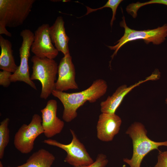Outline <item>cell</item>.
Segmentation results:
<instances>
[{"mask_svg":"<svg viewBox=\"0 0 167 167\" xmlns=\"http://www.w3.org/2000/svg\"><path fill=\"white\" fill-rule=\"evenodd\" d=\"M151 4H160L167 6V0H151L143 3L138 2L136 3V6L137 8L139 9L140 7Z\"/></svg>","mask_w":167,"mask_h":167,"instance_id":"22","label":"cell"},{"mask_svg":"<svg viewBox=\"0 0 167 167\" xmlns=\"http://www.w3.org/2000/svg\"><path fill=\"white\" fill-rule=\"evenodd\" d=\"M35 0H0V34H11L6 27L15 28L23 24L31 11Z\"/></svg>","mask_w":167,"mask_h":167,"instance_id":"3","label":"cell"},{"mask_svg":"<svg viewBox=\"0 0 167 167\" xmlns=\"http://www.w3.org/2000/svg\"><path fill=\"white\" fill-rule=\"evenodd\" d=\"M70 130L72 136V139L68 144H63L51 139H45L43 142L64 150L67 153L64 162L73 167L92 164L94 161L87 152L84 146L78 139L75 131L71 129Z\"/></svg>","mask_w":167,"mask_h":167,"instance_id":"6","label":"cell"},{"mask_svg":"<svg viewBox=\"0 0 167 167\" xmlns=\"http://www.w3.org/2000/svg\"><path fill=\"white\" fill-rule=\"evenodd\" d=\"M55 159L52 153L41 148L33 153L25 163L15 167H51Z\"/></svg>","mask_w":167,"mask_h":167,"instance_id":"16","label":"cell"},{"mask_svg":"<svg viewBox=\"0 0 167 167\" xmlns=\"http://www.w3.org/2000/svg\"><path fill=\"white\" fill-rule=\"evenodd\" d=\"M122 123L121 118L115 113H101L96 125L98 139L103 142L112 141L119 133Z\"/></svg>","mask_w":167,"mask_h":167,"instance_id":"13","label":"cell"},{"mask_svg":"<svg viewBox=\"0 0 167 167\" xmlns=\"http://www.w3.org/2000/svg\"><path fill=\"white\" fill-rule=\"evenodd\" d=\"M10 119L6 118L0 123V159L3 158L5 150L9 142L10 131L8 126Z\"/></svg>","mask_w":167,"mask_h":167,"instance_id":"17","label":"cell"},{"mask_svg":"<svg viewBox=\"0 0 167 167\" xmlns=\"http://www.w3.org/2000/svg\"><path fill=\"white\" fill-rule=\"evenodd\" d=\"M58 78L55 83V90L64 92L69 89H77L75 81V71L70 54L61 59L58 66Z\"/></svg>","mask_w":167,"mask_h":167,"instance_id":"11","label":"cell"},{"mask_svg":"<svg viewBox=\"0 0 167 167\" xmlns=\"http://www.w3.org/2000/svg\"><path fill=\"white\" fill-rule=\"evenodd\" d=\"M154 167H167V151H159L157 162Z\"/></svg>","mask_w":167,"mask_h":167,"instance_id":"21","label":"cell"},{"mask_svg":"<svg viewBox=\"0 0 167 167\" xmlns=\"http://www.w3.org/2000/svg\"><path fill=\"white\" fill-rule=\"evenodd\" d=\"M108 88L106 81L101 79L94 80L91 85L82 91L66 93L54 90L52 94L58 99L63 106L62 118L69 122L77 116V109L86 102H96L106 93Z\"/></svg>","mask_w":167,"mask_h":167,"instance_id":"1","label":"cell"},{"mask_svg":"<svg viewBox=\"0 0 167 167\" xmlns=\"http://www.w3.org/2000/svg\"><path fill=\"white\" fill-rule=\"evenodd\" d=\"M159 75L157 73H152L145 79L141 80L135 84L127 87L126 84L119 86L111 96H109L100 104L101 113H115L125 96L135 87L147 81L155 80L158 78Z\"/></svg>","mask_w":167,"mask_h":167,"instance_id":"12","label":"cell"},{"mask_svg":"<svg viewBox=\"0 0 167 167\" xmlns=\"http://www.w3.org/2000/svg\"><path fill=\"white\" fill-rule=\"evenodd\" d=\"M151 167V166H150V167Z\"/></svg>","mask_w":167,"mask_h":167,"instance_id":"25","label":"cell"},{"mask_svg":"<svg viewBox=\"0 0 167 167\" xmlns=\"http://www.w3.org/2000/svg\"><path fill=\"white\" fill-rule=\"evenodd\" d=\"M31 61L33 65L31 79L32 81H40L42 86L40 97L46 100L55 90L58 64L54 59L40 58L35 55L32 57Z\"/></svg>","mask_w":167,"mask_h":167,"instance_id":"4","label":"cell"},{"mask_svg":"<svg viewBox=\"0 0 167 167\" xmlns=\"http://www.w3.org/2000/svg\"><path fill=\"white\" fill-rule=\"evenodd\" d=\"M23 41L19 49L20 63L16 71L11 76V82H23L36 90L34 83L31 79L29 72L28 59L30 51L34 39V34L28 29L23 30L20 33Z\"/></svg>","mask_w":167,"mask_h":167,"instance_id":"8","label":"cell"},{"mask_svg":"<svg viewBox=\"0 0 167 167\" xmlns=\"http://www.w3.org/2000/svg\"><path fill=\"white\" fill-rule=\"evenodd\" d=\"M43 133L41 118L39 115L35 114L29 123L23 124L15 133L13 141L14 146L21 153H29L34 148L35 140Z\"/></svg>","mask_w":167,"mask_h":167,"instance_id":"7","label":"cell"},{"mask_svg":"<svg viewBox=\"0 0 167 167\" xmlns=\"http://www.w3.org/2000/svg\"><path fill=\"white\" fill-rule=\"evenodd\" d=\"M165 102H166V104H167V98L166 99Z\"/></svg>","mask_w":167,"mask_h":167,"instance_id":"24","label":"cell"},{"mask_svg":"<svg viewBox=\"0 0 167 167\" xmlns=\"http://www.w3.org/2000/svg\"><path fill=\"white\" fill-rule=\"evenodd\" d=\"M0 69L14 73L18 68L13 55L12 44L7 39L0 36Z\"/></svg>","mask_w":167,"mask_h":167,"instance_id":"15","label":"cell"},{"mask_svg":"<svg viewBox=\"0 0 167 167\" xmlns=\"http://www.w3.org/2000/svg\"><path fill=\"white\" fill-rule=\"evenodd\" d=\"M122 19L120 23V25L124 29L123 35L115 43H116L115 45L107 46L110 49L114 51L111 56L112 60L116 55L119 49L124 45L130 41L143 39L147 44L152 42L154 45H158L166 40L167 36V24L156 28L139 31L131 29L128 27L124 16Z\"/></svg>","mask_w":167,"mask_h":167,"instance_id":"5","label":"cell"},{"mask_svg":"<svg viewBox=\"0 0 167 167\" xmlns=\"http://www.w3.org/2000/svg\"><path fill=\"white\" fill-rule=\"evenodd\" d=\"M147 131L141 123L135 122L129 127L126 132L132 140L133 154L131 159H123V161L130 167H140L144 157L150 152L158 150L162 146L167 147V141L156 142L150 139L147 135Z\"/></svg>","mask_w":167,"mask_h":167,"instance_id":"2","label":"cell"},{"mask_svg":"<svg viewBox=\"0 0 167 167\" xmlns=\"http://www.w3.org/2000/svg\"><path fill=\"white\" fill-rule=\"evenodd\" d=\"M0 167H4L1 161H0Z\"/></svg>","mask_w":167,"mask_h":167,"instance_id":"23","label":"cell"},{"mask_svg":"<svg viewBox=\"0 0 167 167\" xmlns=\"http://www.w3.org/2000/svg\"><path fill=\"white\" fill-rule=\"evenodd\" d=\"M12 73L10 72L2 70L0 71V85L4 87H7L11 82V76Z\"/></svg>","mask_w":167,"mask_h":167,"instance_id":"20","label":"cell"},{"mask_svg":"<svg viewBox=\"0 0 167 167\" xmlns=\"http://www.w3.org/2000/svg\"><path fill=\"white\" fill-rule=\"evenodd\" d=\"M50 26L44 24L35 31L34 39L31 50L34 55L40 58L54 59L58 55V51L53 46L49 34Z\"/></svg>","mask_w":167,"mask_h":167,"instance_id":"9","label":"cell"},{"mask_svg":"<svg viewBox=\"0 0 167 167\" xmlns=\"http://www.w3.org/2000/svg\"><path fill=\"white\" fill-rule=\"evenodd\" d=\"M49 34L52 43L57 49L64 56L70 54L68 47L69 38L66 35L63 18L58 16L49 29Z\"/></svg>","mask_w":167,"mask_h":167,"instance_id":"14","label":"cell"},{"mask_svg":"<svg viewBox=\"0 0 167 167\" xmlns=\"http://www.w3.org/2000/svg\"><path fill=\"white\" fill-rule=\"evenodd\" d=\"M57 102L56 100H49L45 108L41 110L43 134L48 139L61 132L64 123L57 116Z\"/></svg>","mask_w":167,"mask_h":167,"instance_id":"10","label":"cell"},{"mask_svg":"<svg viewBox=\"0 0 167 167\" xmlns=\"http://www.w3.org/2000/svg\"><path fill=\"white\" fill-rule=\"evenodd\" d=\"M109 161L106 156L103 153H99L96 159L92 164L88 165L74 167H105Z\"/></svg>","mask_w":167,"mask_h":167,"instance_id":"19","label":"cell"},{"mask_svg":"<svg viewBox=\"0 0 167 167\" xmlns=\"http://www.w3.org/2000/svg\"><path fill=\"white\" fill-rule=\"evenodd\" d=\"M122 1V0H109L104 6L96 9H92L89 7L86 6L87 12L84 16L88 15L92 12L101 10L104 8L109 7L112 9L113 16H115L117 8Z\"/></svg>","mask_w":167,"mask_h":167,"instance_id":"18","label":"cell"}]
</instances>
